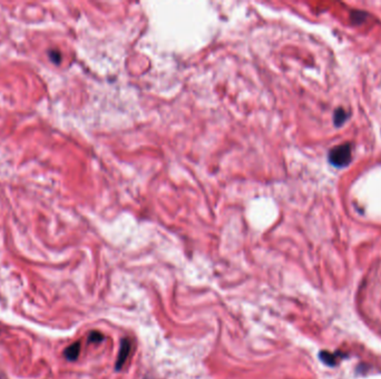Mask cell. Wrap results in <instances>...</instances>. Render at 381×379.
<instances>
[{
    "mask_svg": "<svg viewBox=\"0 0 381 379\" xmlns=\"http://www.w3.org/2000/svg\"><path fill=\"white\" fill-rule=\"evenodd\" d=\"M328 159L332 166L337 168H345L352 159V145L349 142L339 145L329 151Z\"/></svg>",
    "mask_w": 381,
    "mask_h": 379,
    "instance_id": "1",
    "label": "cell"
},
{
    "mask_svg": "<svg viewBox=\"0 0 381 379\" xmlns=\"http://www.w3.org/2000/svg\"><path fill=\"white\" fill-rule=\"evenodd\" d=\"M131 347H132L131 342H129L127 338H123L122 342H120L118 357H117L116 365H115L116 370H120L123 368V366L125 365V363H126L127 358L129 356V352H131Z\"/></svg>",
    "mask_w": 381,
    "mask_h": 379,
    "instance_id": "2",
    "label": "cell"
},
{
    "mask_svg": "<svg viewBox=\"0 0 381 379\" xmlns=\"http://www.w3.org/2000/svg\"><path fill=\"white\" fill-rule=\"evenodd\" d=\"M79 353H81V343L79 342L69 345V346L64 351V356L66 359L69 361L77 360V358L79 357Z\"/></svg>",
    "mask_w": 381,
    "mask_h": 379,
    "instance_id": "3",
    "label": "cell"
},
{
    "mask_svg": "<svg viewBox=\"0 0 381 379\" xmlns=\"http://www.w3.org/2000/svg\"><path fill=\"white\" fill-rule=\"evenodd\" d=\"M319 358L322 363L330 366V367H333V366L337 365V356L328 351H321L319 353Z\"/></svg>",
    "mask_w": 381,
    "mask_h": 379,
    "instance_id": "4",
    "label": "cell"
},
{
    "mask_svg": "<svg viewBox=\"0 0 381 379\" xmlns=\"http://www.w3.org/2000/svg\"><path fill=\"white\" fill-rule=\"evenodd\" d=\"M347 119H348V113L343 108H338L334 110L333 113V124L337 126V127H340L343 124L346 123Z\"/></svg>",
    "mask_w": 381,
    "mask_h": 379,
    "instance_id": "5",
    "label": "cell"
},
{
    "mask_svg": "<svg viewBox=\"0 0 381 379\" xmlns=\"http://www.w3.org/2000/svg\"><path fill=\"white\" fill-rule=\"evenodd\" d=\"M366 17H367V14H366L365 11L353 10L352 12H351L350 19H351V22H352L353 25H361V24L365 23Z\"/></svg>",
    "mask_w": 381,
    "mask_h": 379,
    "instance_id": "6",
    "label": "cell"
},
{
    "mask_svg": "<svg viewBox=\"0 0 381 379\" xmlns=\"http://www.w3.org/2000/svg\"><path fill=\"white\" fill-rule=\"evenodd\" d=\"M104 340V335L99 331H91L88 336V342L93 344H99Z\"/></svg>",
    "mask_w": 381,
    "mask_h": 379,
    "instance_id": "7",
    "label": "cell"
},
{
    "mask_svg": "<svg viewBox=\"0 0 381 379\" xmlns=\"http://www.w3.org/2000/svg\"><path fill=\"white\" fill-rule=\"evenodd\" d=\"M49 58L52 59V61L55 62V64H58V62L60 61V54L58 52H55V50H50Z\"/></svg>",
    "mask_w": 381,
    "mask_h": 379,
    "instance_id": "8",
    "label": "cell"
}]
</instances>
